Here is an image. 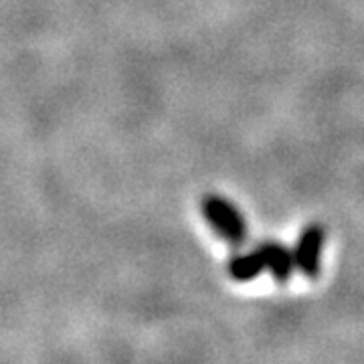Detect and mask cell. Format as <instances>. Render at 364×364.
Listing matches in <instances>:
<instances>
[{
    "instance_id": "cell-2",
    "label": "cell",
    "mask_w": 364,
    "mask_h": 364,
    "mask_svg": "<svg viewBox=\"0 0 364 364\" xmlns=\"http://www.w3.org/2000/svg\"><path fill=\"white\" fill-rule=\"evenodd\" d=\"M326 243V229L320 223L308 225L298 237V243L294 251V263L304 277L316 279L320 275V263H322V251Z\"/></svg>"
},
{
    "instance_id": "cell-3",
    "label": "cell",
    "mask_w": 364,
    "mask_h": 364,
    "mask_svg": "<svg viewBox=\"0 0 364 364\" xmlns=\"http://www.w3.org/2000/svg\"><path fill=\"white\" fill-rule=\"evenodd\" d=\"M261 249L265 253V263H267V272L272 273L273 279L277 284H286L289 282L291 273L296 272V263H294V251L277 241H265L261 243Z\"/></svg>"
},
{
    "instance_id": "cell-1",
    "label": "cell",
    "mask_w": 364,
    "mask_h": 364,
    "mask_svg": "<svg viewBox=\"0 0 364 364\" xmlns=\"http://www.w3.org/2000/svg\"><path fill=\"white\" fill-rule=\"evenodd\" d=\"M203 213L208 225L231 245H241L247 239V225L239 208L219 195H207L203 198Z\"/></svg>"
},
{
    "instance_id": "cell-4",
    "label": "cell",
    "mask_w": 364,
    "mask_h": 364,
    "mask_svg": "<svg viewBox=\"0 0 364 364\" xmlns=\"http://www.w3.org/2000/svg\"><path fill=\"white\" fill-rule=\"evenodd\" d=\"M265 269H267V263H265V253H263L261 245L253 251H249V253L235 255L229 261V275L235 282H241V284L255 279Z\"/></svg>"
}]
</instances>
